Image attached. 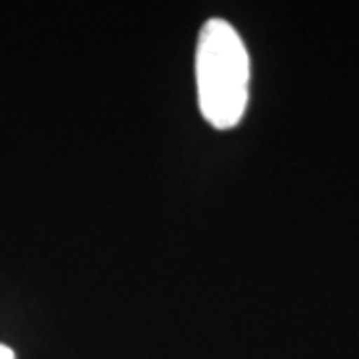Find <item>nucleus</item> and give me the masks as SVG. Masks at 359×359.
<instances>
[{"instance_id":"f257e3e1","label":"nucleus","mask_w":359,"mask_h":359,"mask_svg":"<svg viewBox=\"0 0 359 359\" xmlns=\"http://www.w3.org/2000/svg\"><path fill=\"white\" fill-rule=\"evenodd\" d=\"M198 106L216 130L236 128L250 102L252 60L236 26L224 18L205 20L194 56Z\"/></svg>"},{"instance_id":"f03ea898","label":"nucleus","mask_w":359,"mask_h":359,"mask_svg":"<svg viewBox=\"0 0 359 359\" xmlns=\"http://www.w3.org/2000/svg\"><path fill=\"white\" fill-rule=\"evenodd\" d=\"M0 359H16V355H14V351L11 347L0 344Z\"/></svg>"}]
</instances>
